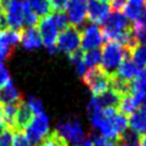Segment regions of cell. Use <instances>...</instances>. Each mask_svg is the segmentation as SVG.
<instances>
[{"instance_id": "1", "label": "cell", "mask_w": 146, "mask_h": 146, "mask_svg": "<svg viewBox=\"0 0 146 146\" xmlns=\"http://www.w3.org/2000/svg\"><path fill=\"white\" fill-rule=\"evenodd\" d=\"M128 57H130L129 50L125 47H123L116 42L108 41L103 47L99 68L104 73H106L108 76H113V75H115L120 64Z\"/></svg>"}, {"instance_id": "2", "label": "cell", "mask_w": 146, "mask_h": 146, "mask_svg": "<svg viewBox=\"0 0 146 146\" xmlns=\"http://www.w3.org/2000/svg\"><path fill=\"white\" fill-rule=\"evenodd\" d=\"M24 133L29 139L30 144L38 145L49 133V120L44 113L36 114L33 116L31 122L24 129Z\"/></svg>"}, {"instance_id": "3", "label": "cell", "mask_w": 146, "mask_h": 146, "mask_svg": "<svg viewBox=\"0 0 146 146\" xmlns=\"http://www.w3.org/2000/svg\"><path fill=\"white\" fill-rule=\"evenodd\" d=\"M81 46V31L72 25H67L58 34L56 48L67 55L79 50Z\"/></svg>"}, {"instance_id": "4", "label": "cell", "mask_w": 146, "mask_h": 146, "mask_svg": "<svg viewBox=\"0 0 146 146\" xmlns=\"http://www.w3.org/2000/svg\"><path fill=\"white\" fill-rule=\"evenodd\" d=\"M82 80L94 96L100 95L108 90L111 84V76L104 73L99 67L88 68L87 72L82 75Z\"/></svg>"}, {"instance_id": "5", "label": "cell", "mask_w": 146, "mask_h": 146, "mask_svg": "<svg viewBox=\"0 0 146 146\" xmlns=\"http://www.w3.org/2000/svg\"><path fill=\"white\" fill-rule=\"evenodd\" d=\"M56 132L70 145H80L84 140V131L81 123L76 120H68L58 123Z\"/></svg>"}, {"instance_id": "6", "label": "cell", "mask_w": 146, "mask_h": 146, "mask_svg": "<svg viewBox=\"0 0 146 146\" xmlns=\"http://www.w3.org/2000/svg\"><path fill=\"white\" fill-rule=\"evenodd\" d=\"M39 24V33L41 36V41L44 44V47L49 50L50 54H54L57 51L56 48V42L58 38V27L52 21L51 16H47L41 18V21L38 23Z\"/></svg>"}, {"instance_id": "7", "label": "cell", "mask_w": 146, "mask_h": 146, "mask_svg": "<svg viewBox=\"0 0 146 146\" xmlns=\"http://www.w3.org/2000/svg\"><path fill=\"white\" fill-rule=\"evenodd\" d=\"M89 0H68L66 6V17L72 26H81L87 17Z\"/></svg>"}, {"instance_id": "8", "label": "cell", "mask_w": 146, "mask_h": 146, "mask_svg": "<svg viewBox=\"0 0 146 146\" xmlns=\"http://www.w3.org/2000/svg\"><path fill=\"white\" fill-rule=\"evenodd\" d=\"M104 36L98 24H89L81 31V47L83 50L98 49L103 43Z\"/></svg>"}, {"instance_id": "9", "label": "cell", "mask_w": 146, "mask_h": 146, "mask_svg": "<svg viewBox=\"0 0 146 146\" xmlns=\"http://www.w3.org/2000/svg\"><path fill=\"white\" fill-rule=\"evenodd\" d=\"M5 11L8 29L19 31L23 26V0H13Z\"/></svg>"}, {"instance_id": "10", "label": "cell", "mask_w": 146, "mask_h": 146, "mask_svg": "<svg viewBox=\"0 0 146 146\" xmlns=\"http://www.w3.org/2000/svg\"><path fill=\"white\" fill-rule=\"evenodd\" d=\"M111 13V7L107 2H102L98 0H91L88 3L87 17L94 24L103 23Z\"/></svg>"}, {"instance_id": "11", "label": "cell", "mask_w": 146, "mask_h": 146, "mask_svg": "<svg viewBox=\"0 0 146 146\" xmlns=\"http://www.w3.org/2000/svg\"><path fill=\"white\" fill-rule=\"evenodd\" d=\"M21 42L26 50H34L42 44L39 31L35 27H27L21 33Z\"/></svg>"}, {"instance_id": "12", "label": "cell", "mask_w": 146, "mask_h": 146, "mask_svg": "<svg viewBox=\"0 0 146 146\" xmlns=\"http://www.w3.org/2000/svg\"><path fill=\"white\" fill-rule=\"evenodd\" d=\"M22 102V95L18 89L9 80L0 89V104H18Z\"/></svg>"}, {"instance_id": "13", "label": "cell", "mask_w": 146, "mask_h": 146, "mask_svg": "<svg viewBox=\"0 0 146 146\" xmlns=\"http://www.w3.org/2000/svg\"><path fill=\"white\" fill-rule=\"evenodd\" d=\"M145 8H146L145 0H128L123 8V15L127 17L128 21L135 23L139 19Z\"/></svg>"}, {"instance_id": "14", "label": "cell", "mask_w": 146, "mask_h": 146, "mask_svg": "<svg viewBox=\"0 0 146 146\" xmlns=\"http://www.w3.org/2000/svg\"><path fill=\"white\" fill-rule=\"evenodd\" d=\"M139 68L136 66V64L128 57L125 58L119 66L115 75L124 81H128V82H131L139 73Z\"/></svg>"}, {"instance_id": "15", "label": "cell", "mask_w": 146, "mask_h": 146, "mask_svg": "<svg viewBox=\"0 0 146 146\" xmlns=\"http://www.w3.org/2000/svg\"><path fill=\"white\" fill-rule=\"evenodd\" d=\"M33 116H34V114L31 111V108L29 107V105L26 104V102L22 100L18 104L17 115H16V128H17V130H24L27 127V124L31 122Z\"/></svg>"}, {"instance_id": "16", "label": "cell", "mask_w": 146, "mask_h": 146, "mask_svg": "<svg viewBox=\"0 0 146 146\" xmlns=\"http://www.w3.org/2000/svg\"><path fill=\"white\" fill-rule=\"evenodd\" d=\"M130 129L139 133L140 136L146 131V114H144L141 111L137 110L130 115V119L128 120Z\"/></svg>"}, {"instance_id": "17", "label": "cell", "mask_w": 146, "mask_h": 146, "mask_svg": "<svg viewBox=\"0 0 146 146\" xmlns=\"http://www.w3.org/2000/svg\"><path fill=\"white\" fill-rule=\"evenodd\" d=\"M129 56L139 70L146 67V46L139 43L136 44L135 47L129 49Z\"/></svg>"}, {"instance_id": "18", "label": "cell", "mask_w": 146, "mask_h": 146, "mask_svg": "<svg viewBox=\"0 0 146 146\" xmlns=\"http://www.w3.org/2000/svg\"><path fill=\"white\" fill-rule=\"evenodd\" d=\"M38 17H47L51 14V7L49 0H26Z\"/></svg>"}, {"instance_id": "19", "label": "cell", "mask_w": 146, "mask_h": 146, "mask_svg": "<svg viewBox=\"0 0 146 146\" xmlns=\"http://www.w3.org/2000/svg\"><path fill=\"white\" fill-rule=\"evenodd\" d=\"M0 41L10 48H15L21 41V32L11 29H7L0 32Z\"/></svg>"}, {"instance_id": "20", "label": "cell", "mask_w": 146, "mask_h": 146, "mask_svg": "<svg viewBox=\"0 0 146 146\" xmlns=\"http://www.w3.org/2000/svg\"><path fill=\"white\" fill-rule=\"evenodd\" d=\"M39 23V17L31 9L29 2L23 0V24L26 27H34Z\"/></svg>"}, {"instance_id": "21", "label": "cell", "mask_w": 146, "mask_h": 146, "mask_svg": "<svg viewBox=\"0 0 146 146\" xmlns=\"http://www.w3.org/2000/svg\"><path fill=\"white\" fill-rule=\"evenodd\" d=\"M68 57H70V62H71L72 65L74 66L76 73L82 76V75L87 72V70H88V67H87V66L84 65V63H83V52H82V50L79 49V50H76V51H74V52H72V54H70Z\"/></svg>"}, {"instance_id": "22", "label": "cell", "mask_w": 146, "mask_h": 146, "mask_svg": "<svg viewBox=\"0 0 146 146\" xmlns=\"http://www.w3.org/2000/svg\"><path fill=\"white\" fill-rule=\"evenodd\" d=\"M100 56L102 51L99 49H91L83 52V63L88 68L97 67L100 63Z\"/></svg>"}, {"instance_id": "23", "label": "cell", "mask_w": 146, "mask_h": 146, "mask_svg": "<svg viewBox=\"0 0 146 146\" xmlns=\"http://www.w3.org/2000/svg\"><path fill=\"white\" fill-rule=\"evenodd\" d=\"M133 91L146 92V67L140 70L138 75L131 81V92Z\"/></svg>"}, {"instance_id": "24", "label": "cell", "mask_w": 146, "mask_h": 146, "mask_svg": "<svg viewBox=\"0 0 146 146\" xmlns=\"http://www.w3.org/2000/svg\"><path fill=\"white\" fill-rule=\"evenodd\" d=\"M30 141L26 138L23 130H17L13 132V139H11V146H30Z\"/></svg>"}, {"instance_id": "25", "label": "cell", "mask_w": 146, "mask_h": 146, "mask_svg": "<svg viewBox=\"0 0 146 146\" xmlns=\"http://www.w3.org/2000/svg\"><path fill=\"white\" fill-rule=\"evenodd\" d=\"M26 104L29 105V107L31 108V111L33 112L34 115L44 113V112H43V105H42L41 100L38 99L36 97H34V96H30V97L27 98V100H26Z\"/></svg>"}, {"instance_id": "26", "label": "cell", "mask_w": 146, "mask_h": 146, "mask_svg": "<svg viewBox=\"0 0 146 146\" xmlns=\"http://www.w3.org/2000/svg\"><path fill=\"white\" fill-rule=\"evenodd\" d=\"M90 141L92 146H117V140L108 139L103 136H91Z\"/></svg>"}, {"instance_id": "27", "label": "cell", "mask_w": 146, "mask_h": 146, "mask_svg": "<svg viewBox=\"0 0 146 146\" xmlns=\"http://www.w3.org/2000/svg\"><path fill=\"white\" fill-rule=\"evenodd\" d=\"M50 16H51L52 21L55 22V24L57 25V27H58L59 30H63V29H65V27L67 26L68 21H67V17H66V15H65V13H64V11H59V13H51V14H50Z\"/></svg>"}, {"instance_id": "28", "label": "cell", "mask_w": 146, "mask_h": 146, "mask_svg": "<svg viewBox=\"0 0 146 146\" xmlns=\"http://www.w3.org/2000/svg\"><path fill=\"white\" fill-rule=\"evenodd\" d=\"M13 52H14V48L8 47L0 41V64H2V62H5V60L9 59L10 56L13 55Z\"/></svg>"}, {"instance_id": "29", "label": "cell", "mask_w": 146, "mask_h": 146, "mask_svg": "<svg viewBox=\"0 0 146 146\" xmlns=\"http://www.w3.org/2000/svg\"><path fill=\"white\" fill-rule=\"evenodd\" d=\"M49 2H50L51 10L54 13H59V11H64L66 9L68 0H49Z\"/></svg>"}, {"instance_id": "30", "label": "cell", "mask_w": 146, "mask_h": 146, "mask_svg": "<svg viewBox=\"0 0 146 146\" xmlns=\"http://www.w3.org/2000/svg\"><path fill=\"white\" fill-rule=\"evenodd\" d=\"M13 139V131L5 129L0 135V146H11Z\"/></svg>"}, {"instance_id": "31", "label": "cell", "mask_w": 146, "mask_h": 146, "mask_svg": "<svg viewBox=\"0 0 146 146\" xmlns=\"http://www.w3.org/2000/svg\"><path fill=\"white\" fill-rule=\"evenodd\" d=\"M10 80L8 70L3 66V64H0V89Z\"/></svg>"}, {"instance_id": "32", "label": "cell", "mask_w": 146, "mask_h": 146, "mask_svg": "<svg viewBox=\"0 0 146 146\" xmlns=\"http://www.w3.org/2000/svg\"><path fill=\"white\" fill-rule=\"evenodd\" d=\"M128 0H111V8L113 9V11H121L123 10L125 3Z\"/></svg>"}, {"instance_id": "33", "label": "cell", "mask_w": 146, "mask_h": 146, "mask_svg": "<svg viewBox=\"0 0 146 146\" xmlns=\"http://www.w3.org/2000/svg\"><path fill=\"white\" fill-rule=\"evenodd\" d=\"M139 111H141L144 114H146V95H145V97H144V100L141 102V104H140V106H139V108H138Z\"/></svg>"}, {"instance_id": "34", "label": "cell", "mask_w": 146, "mask_h": 146, "mask_svg": "<svg viewBox=\"0 0 146 146\" xmlns=\"http://www.w3.org/2000/svg\"><path fill=\"white\" fill-rule=\"evenodd\" d=\"M117 146H140L138 143H123V141H117Z\"/></svg>"}, {"instance_id": "35", "label": "cell", "mask_w": 146, "mask_h": 146, "mask_svg": "<svg viewBox=\"0 0 146 146\" xmlns=\"http://www.w3.org/2000/svg\"><path fill=\"white\" fill-rule=\"evenodd\" d=\"M13 0H0V6L3 8V9H6L8 6H9V3L11 2Z\"/></svg>"}, {"instance_id": "36", "label": "cell", "mask_w": 146, "mask_h": 146, "mask_svg": "<svg viewBox=\"0 0 146 146\" xmlns=\"http://www.w3.org/2000/svg\"><path fill=\"white\" fill-rule=\"evenodd\" d=\"M140 146H146V131L141 135V138H140Z\"/></svg>"}, {"instance_id": "37", "label": "cell", "mask_w": 146, "mask_h": 146, "mask_svg": "<svg viewBox=\"0 0 146 146\" xmlns=\"http://www.w3.org/2000/svg\"><path fill=\"white\" fill-rule=\"evenodd\" d=\"M98 1H102V2H108V1H111V0H98Z\"/></svg>"}, {"instance_id": "38", "label": "cell", "mask_w": 146, "mask_h": 146, "mask_svg": "<svg viewBox=\"0 0 146 146\" xmlns=\"http://www.w3.org/2000/svg\"><path fill=\"white\" fill-rule=\"evenodd\" d=\"M1 14H2V7L0 6V15H1Z\"/></svg>"}, {"instance_id": "39", "label": "cell", "mask_w": 146, "mask_h": 146, "mask_svg": "<svg viewBox=\"0 0 146 146\" xmlns=\"http://www.w3.org/2000/svg\"><path fill=\"white\" fill-rule=\"evenodd\" d=\"M74 146H82V145H74Z\"/></svg>"}, {"instance_id": "40", "label": "cell", "mask_w": 146, "mask_h": 146, "mask_svg": "<svg viewBox=\"0 0 146 146\" xmlns=\"http://www.w3.org/2000/svg\"><path fill=\"white\" fill-rule=\"evenodd\" d=\"M145 2H146V0H145Z\"/></svg>"}]
</instances>
